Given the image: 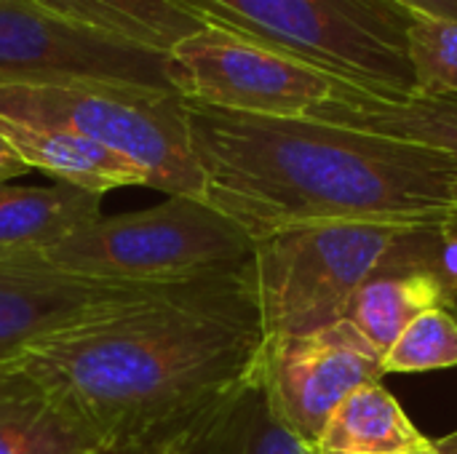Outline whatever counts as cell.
Returning <instances> with one entry per match:
<instances>
[{"mask_svg": "<svg viewBox=\"0 0 457 454\" xmlns=\"http://www.w3.org/2000/svg\"><path fill=\"white\" fill-rule=\"evenodd\" d=\"M262 345L246 270L86 316L35 337L5 361L72 409L115 454L187 428L236 396L257 377Z\"/></svg>", "mask_w": 457, "mask_h": 454, "instance_id": "cell-1", "label": "cell"}, {"mask_svg": "<svg viewBox=\"0 0 457 454\" xmlns=\"http://www.w3.org/2000/svg\"><path fill=\"white\" fill-rule=\"evenodd\" d=\"M187 102V99H185ZM204 198L252 241L324 222L439 227L457 214V161L420 144L187 102Z\"/></svg>", "mask_w": 457, "mask_h": 454, "instance_id": "cell-2", "label": "cell"}, {"mask_svg": "<svg viewBox=\"0 0 457 454\" xmlns=\"http://www.w3.org/2000/svg\"><path fill=\"white\" fill-rule=\"evenodd\" d=\"M254 241L201 198L169 195L134 214L99 217L21 262L118 286H182L249 270Z\"/></svg>", "mask_w": 457, "mask_h": 454, "instance_id": "cell-3", "label": "cell"}, {"mask_svg": "<svg viewBox=\"0 0 457 454\" xmlns=\"http://www.w3.org/2000/svg\"><path fill=\"white\" fill-rule=\"evenodd\" d=\"M212 27L273 45L364 91L412 94V8L399 0H182Z\"/></svg>", "mask_w": 457, "mask_h": 454, "instance_id": "cell-4", "label": "cell"}, {"mask_svg": "<svg viewBox=\"0 0 457 454\" xmlns=\"http://www.w3.org/2000/svg\"><path fill=\"white\" fill-rule=\"evenodd\" d=\"M0 115L72 131L129 161L145 187L204 198L187 102L171 88L112 80L0 86Z\"/></svg>", "mask_w": 457, "mask_h": 454, "instance_id": "cell-5", "label": "cell"}, {"mask_svg": "<svg viewBox=\"0 0 457 454\" xmlns=\"http://www.w3.org/2000/svg\"><path fill=\"white\" fill-rule=\"evenodd\" d=\"M423 227L324 222L254 241L252 292L265 340L300 337L345 318L353 294L404 257Z\"/></svg>", "mask_w": 457, "mask_h": 454, "instance_id": "cell-6", "label": "cell"}, {"mask_svg": "<svg viewBox=\"0 0 457 454\" xmlns=\"http://www.w3.org/2000/svg\"><path fill=\"white\" fill-rule=\"evenodd\" d=\"M166 56L171 88L182 99L244 115L308 118L337 83L313 64L220 27L179 40Z\"/></svg>", "mask_w": 457, "mask_h": 454, "instance_id": "cell-7", "label": "cell"}, {"mask_svg": "<svg viewBox=\"0 0 457 454\" xmlns=\"http://www.w3.org/2000/svg\"><path fill=\"white\" fill-rule=\"evenodd\" d=\"M59 80L171 88L166 54L80 27L29 0H0V86Z\"/></svg>", "mask_w": 457, "mask_h": 454, "instance_id": "cell-8", "label": "cell"}, {"mask_svg": "<svg viewBox=\"0 0 457 454\" xmlns=\"http://www.w3.org/2000/svg\"><path fill=\"white\" fill-rule=\"evenodd\" d=\"M383 375V353L345 318L311 334L265 340L257 367L273 417L308 447L353 391Z\"/></svg>", "mask_w": 457, "mask_h": 454, "instance_id": "cell-9", "label": "cell"}, {"mask_svg": "<svg viewBox=\"0 0 457 454\" xmlns=\"http://www.w3.org/2000/svg\"><path fill=\"white\" fill-rule=\"evenodd\" d=\"M169 286H118L46 270L21 260H0V361L40 334L86 316L131 305Z\"/></svg>", "mask_w": 457, "mask_h": 454, "instance_id": "cell-10", "label": "cell"}, {"mask_svg": "<svg viewBox=\"0 0 457 454\" xmlns=\"http://www.w3.org/2000/svg\"><path fill=\"white\" fill-rule=\"evenodd\" d=\"M308 118L447 153L457 161V96L453 94H380L337 80L327 102Z\"/></svg>", "mask_w": 457, "mask_h": 454, "instance_id": "cell-11", "label": "cell"}, {"mask_svg": "<svg viewBox=\"0 0 457 454\" xmlns=\"http://www.w3.org/2000/svg\"><path fill=\"white\" fill-rule=\"evenodd\" d=\"M0 454H110V450L43 385L0 361Z\"/></svg>", "mask_w": 457, "mask_h": 454, "instance_id": "cell-12", "label": "cell"}, {"mask_svg": "<svg viewBox=\"0 0 457 454\" xmlns=\"http://www.w3.org/2000/svg\"><path fill=\"white\" fill-rule=\"evenodd\" d=\"M0 136L16 150L29 171L37 169L59 185L99 195L118 187H145L139 169L72 131L0 115Z\"/></svg>", "mask_w": 457, "mask_h": 454, "instance_id": "cell-13", "label": "cell"}, {"mask_svg": "<svg viewBox=\"0 0 457 454\" xmlns=\"http://www.w3.org/2000/svg\"><path fill=\"white\" fill-rule=\"evenodd\" d=\"M99 193L72 185H0V260L37 254L102 217Z\"/></svg>", "mask_w": 457, "mask_h": 454, "instance_id": "cell-14", "label": "cell"}, {"mask_svg": "<svg viewBox=\"0 0 457 454\" xmlns=\"http://www.w3.org/2000/svg\"><path fill=\"white\" fill-rule=\"evenodd\" d=\"M102 35L169 54L179 40L212 27L182 0H29Z\"/></svg>", "mask_w": 457, "mask_h": 454, "instance_id": "cell-15", "label": "cell"}, {"mask_svg": "<svg viewBox=\"0 0 457 454\" xmlns=\"http://www.w3.org/2000/svg\"><path fill=\"white\" fill-rule=\"evenodd\" d=\"M447 286L426 268H386L372 276L351 300L345 321L353 324L364 340L383 356L399 334L426 310L445 308Z\"/></svg>", "mask_w": 457, "mask_h": 454, "instance_id": "cell-16", "label": "cell"}, {"mask_svg": "<svg viewBox=\"0 0 457 454\" xmlns=\"http://www.w3.org/2000/svg\"><path fill=\"white\" fill-rule=\"evenodd\" d=\"M428 439L380 383L353 391L327 420L313 454H407Z\"/></svg>", "mask_w": 457, "mask_h": 454, "instance_id": "cell-17", "label": "cell"}, {"mask_svg": "<svg viewBox=\"0 0 457 454\" xmlns=\"http://www.w3.org/2000/svg\"><path fill=\"white\" fill-rule=\"evenodd\" d=\"M185 433L190 454H313L273 417L257 377Z\"/></svg>", "mask_w": 457, "mask_h": 454, "instance_id": "cell-18", "label": "cell"}, {"mask_svg": "<svg viewBox=\"0 0 457 454\" xmlns=\"http://www.w3.org/2000/svg\"><path fill=\"white\" fill-rule=\"evenodd\" d=\"M457 367V321L450 310L420 313L383 356L386 375H415Z\"/></svg>", "mask_w": 457, "mask_h": 454, "instance_id": "cell-19", "label": "cell"}, {"mask_svg": "<svg viewBox=\"0 0 457 454\" xmlns=\"http://www.w3.org/2000/svg\"><path fill=\"white\" fill-rule=\"evenodd\" d=\"M404 37L418 91L457 96V21L415 11Z\"/></svg>", "mask_w": 457, "mask_h": 454, "instance_id": "cell-20", "label": "cell"}, {"mask_svg": "<svg viewBox=\"0 0 457 454\" xmlns=\"http://www.w3.org/2000/svg\"><path fill=\"white\" fill-rule=\"evenodd\" d=\"M434 270L445 281L447 294L457 289V214L436 227V254Z\"/></svg>", "mask_w": 457, "mask_h": 454, "instance_id": "cell-21", "label": "cell"}, {"mask_svg": "<svg viewBox=\"0 0 457 454\" xmlns=\"http://www.w3.org/2000/svg\"><path fill=\"white\" fill-rule=\"evenodd\" d=\"M115 454H190L187 450V433L185 428L179 431H169V433H158L142 442H134Z\"/></svg>", "mask_w": 457, "mask_h": 454, "instance_id": "cell-22", "label": "cell"}, {"mask_svg": "<svg viewBox=\"0 0 457 454\" xmlns=\"http://www.w3.org/2000/svg\"><path fill=\"white\" fill-rule=\"evenodd\" d=\"M29 169H27V163L16 155V150L0 136V185H8L11 179H16V177H21V174H27Z\"/></svg>", "mask_w": 457, "mask_h": 454, "instance_id": "cell-23", "label": "cell"}, {"mask_svg": "<svg viewBox=\"0 0 457 454\" xmlns=\"http://www.w3.org/2000/svg\"><path fill=\"white\" fill-rule=\"evenodd\" d=\"M399 3L412 8V11H423V13H431V16H442V19L457 21V0H399Z\"/></svg>", "mask_w": 457, "mask_h": 454, "instance_id": "cell-24", "label": "cell"}, {"mask_svg": "<svg viewBox=\"0 0 457 454\" xmlns=\"http://www.w3.org/2000/svg\"><path fill=\"white\" fill-rule=\"evenodd\" d=\"M431 447H434V452L436 454H457V431H453V433L445 436V439L431 442Z\"/></svg>", "mask_w": 457, "mask_h": 454, "instance_id": "cell-25", "label": "cell"}, {"mask_svg": "<svg viewBox=\"0 0 457 454\" xmlns=\"http://www.w3.org/2000/svg\"><path fill=\"white\" fill-rule=\"evenodd\" d=\"M445 310H450V313H453V318L457 321V289L447 294V300H445Z\"/></svg>", "mask_w": 457, "mask_h": 454, "instance_id": "cell-26", "label": "cell"}, {"mask_svg": "<svg viewBox=\"0 0 457 454\" xmlns=\"http://www.w3.org/2000/svg\"><path fill=\"white\" fill-rule=\"evenodd\" d=\"M407 454H436V452H434V447H431V442H428L423 450H415V452H407Z\"/></svg>", "mask_w": 457, "mask_h": 454, "instance_id": "cell-27", "label": "cell"}]
</instances>
